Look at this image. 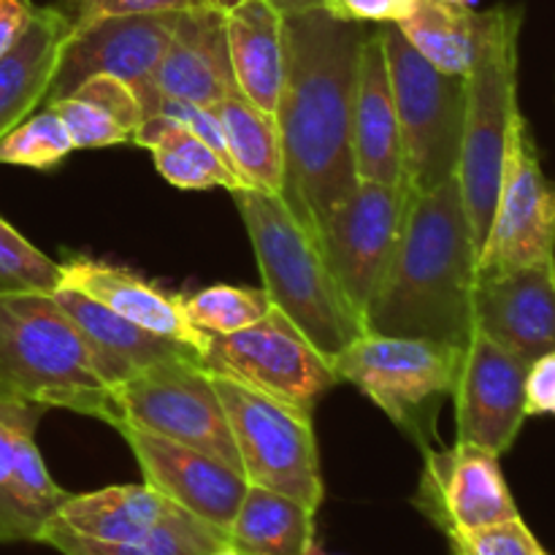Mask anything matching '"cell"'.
<instances>
[{
	"instance_id": "1",
	"label": "cell",
	"mask_w": 555,
	"mask_h": 555,
	"mask_svg": "<svg viewBox=\"0 0 555 555\" xmlns=\"http://www.w3.org/2000/svg\"><path fill=\"white\" fill-rule=\"evenodd\" d=\"M366 27L325 11L285 16V81L276 125L287 209L318 242L331 211L356 190L352 98Z\"/></svg>"
},
{
	"instance_id": "2",
	"label": "cell",
	"mask_w": 555,
	"mask_h": 555,
	"mask_svg": "<svg viewBox=\"0 0 555 555\" xmlns=\"http://www.w3.org/2000/svg\"><path fill=\"white\" fill-rule=\"evenodd\" d=\"M477 258L459 177L412 193L393 260L363 328L466 347L475 331Z\"/></svg>"
},
{
	"instance_id": "3",
	"label": "cell",
	"mask_w": 555,
	"mask_h": 555,
	"mask_svg": "<svg viewBox=\"0 0 555 555\" xmlns=\"http://www.w3.org/2000/svg\"><path fill=\"white\" fill-rule=\"evenodd\" d=\"M0 399L68 410L114 426L112 385L52 293L0 296Z\"/></svg>"
},
{
	"instance_id": "4",
	"label": "cell",
	"mask_w": 555,
	"mask_h": 555,
	"mask_svg": "<svg viewBox=\"0 0 555 555\" xmlns=\"http://www.w3.org/2000/svg\"><path fill=\"white\" fill-rule=\"evenodd\" d=\"M231 195L242 211L271 307L334 361L363 334V323L347 307L318 242L280 195L260 190Z\"/></svg>"
},
{
	"instance_id": "5",
	"label": "cell",
	"mask_w": 555,
	"mask_h": 555,
	"mask_svg": "<svg viewBox=\"0 0 555 555\" xmlns=\"http://www.w3.org/2000/svg\"><path fill=\"white\" fill-rule=\"evenodd\" d=\"M524 9L496 5L486 11L480 52L466 74V117L461 141L459 184L477 253L493 220L504 150L518 117V47Z\"/></svg>"
},
{
	"instance_id": "6",
	"label": "cell",
	"mask_w": 555,
	"mask_h": 555,
	"mask_svg": "<svg viewBox=\"0 0 555 555\" xmlns=\"http://www.w3.org/2000/svg\"><path fill=\"white\" fill-rule=\"evenodd\" d=\"M464 350L423 336L363 331L331 366L426 453L437 442L439 410L459 385Z\"/></svg>"
},
{
	"instance_id": "7",
	"label": "cell",
	"mask_w": 555,
	"mask_h": 555,
	"mask_svg": "<svg viewBox=\"0 0 555 555\" xmlns=\"http://www.w3.org/2000/svg\"><path fill=\"white\" fill-rule=\"evenodd\" d=\"M399 112L404 184L428 193L459 173L466 117V76L434 68L399 25H379Z\"/></svg>"
},
{
	"instance_id": "8",
	"label": "cell",
	"mask_w": 555,
	"mask_h": 555,
	"mask_svg": "<svg viewBox=\"0 0 555 555\" xmlns=\"http://www.w3.org/2000/svg\"><path fill=\"white\" fill-rule=\"evenodd\" d=\"M211 379L236 442L244 480L249 486L285 493L318 513L325 486L312 415L233 379L215 374Z\"/></svg>"
},
{
	"instance_id": "9",
	"label": "cell",
	"mask_w": 555,
	"mask_h": 555,
	"mask_svg": "<svg viewBox=\"0 0 555 555\" xmlns=\"http://www.w3.org/2000/svg\"><path fill=\"white\" fill-rule=\"evenodd\" d=\"M114 428H135L188 444L242 472L236 442L209 372L190 358L152 363L114 385Z\"/></svg>"
},
{
	"instance_id": "10",
	"label": "cell",
	"mask_w": 555,
	"mask_h": 555,
	"mask_svg": "<svg viewBox=\"0 0 555 555\" xmlns=\"http://www.w3.org/2000/svg\"><path fill=\"white\" fill-rule=\"evenodd\" d=\"M198 366L309 415L339 383L328 358L276 309L236 334H209Z\"/></svg>"
},
{
	"instance_id": "11",
	"label": "cell",
	"mask_w": 555,
	"mask_h": 555,
	"mask_svg": "<svg viewBox=\"0 0 555 555\" xmlns=\"http://www.w3.org/2000/svg\"><path fill=\"white\" fill-rule=\"evenodd\" d=\"M410 195L406 184L358 182L318 236L325 266L361 323L393 260Z\"/></svg>"
},
{
	"instance_id": "12",
	"label": "cell",
	"mask_w": 555,
	"mask_h": 555,
	"mask_svg": "<svg viewBox=\"0 0 555 555\" xmlns=\"http://www.w3.org/2000/svg\"><path fill=\"white\" fill-rule=\"evenodd\" d=\"M555 258V182L545 177L524 112L513 119L504 150L493 220L477 258V276L504 274Z\"/></svg>"
},
{
	"instance_id": "13",
	"label": "cell",
	"mask_w": 555,
	"mask_h": 555,
	"mask_svg": "<svg viewBox=\"0 0 555 555\" xmlns=\"http://www.w3.org/2000/svg\"><path fill=\"white\" fill-rule=\"evenodd\" d=\"M177 16L179 11H160L74 22L43 106L68 98L90 76H114L133 87L144 106V119L150 117L160 101L155 76L177 27Z\"/></svg>"
},
{
	"instance_id": "14",
	"label": "cell",
	"mask_w": 555,
	"mask_h": 555,
	"mask_svg": "<svg viewBox=\"0 0 555 555\" xmlns=\"http://www.w3.org/2000/svg\"><path fill=\"white\" fill-rule=\"evenodd\" d=\"M423 461L415 507L444 537L520 518L499 455L491 450L455 442L426 450Z\"/></svg>"
},
{
	"instance_id": "15",
	"label": "cell",
	"mask_w": 555,
	"mask_h": 555,
	"mask_svg": "<svg viewBox=\"0 0 555 555\" xmlns=\"http://www.w3.org/2000/svg\"><path fill=\"white\" fill-rule=\"evenodd\" d=\"M526 372L529 361L472 331L455 385V442L486 448L502 459L526 421Z\"/></svg>"
},
{
	"instance_id": "16",
	"label": "cell",
	"mask_w": 555,
	"mask_h": 555,
	"mask_svg": "<svg viewBox=\"0 0 555 555\" xmlns=\"http://www.w3.org/2000/svg\"><path fill=\"white\" fill-rule=\"evenodd\" d=\"M43 412L38 404L0 399V545L36 542L68 499L36 444Z\"/></svg>"
},
{
	"instance_id": "17",
	"label": "cell",
	"mask_w": 555,
	"mask_h": 555,
	"mask_svg": "<svg viewBox=\"0 0 555 555\" xmlns=\"http://www.w3.org/2000/svg\"><path fill=\"white\" fill-rule=\"evenodd\" d=\"M117 431L133 450L146 486L228 534L249 486L242 472L231 469L201 450L155 434L135 431V428H117Z\"/></svg>"
},
{
	"instance_id": "18",
	"label": "cell",
	"mask_w": 555,
	"mask_h": 555,
	"mask_svg": "<svg viewBox=\"0 0 555 555\" xmlns=\"http://www.w3.org/2000/svg\"><path fill=\"white\" fill-rule=\"evenodd\" d=\"M475 331L524 361L555 350V258L493 276H477Z\"/></svg>"
},
{
	"instance_id": "19",
	"label": "cell",
	"mask_w": 555,
	"mask_h": 555,
	"mask_svg": "<svg viewBox=\"0 0 555 555\" xmlns=\"http://www.w3.org/2000/svg\"><path fill=\"white\" fill-rule=\"evenodd\" d=\"M57 287H70L92 301L103 304L106 309L117 312L119 318L141 325L144 331L166 339L179 341V345L201 352L209 345V334L195 328L190 318L184 314V296L166 291L157 282H150L146 276H139L135 271L112 266L106 260L92 258H70L60 263V282Z\"/></svg>"
},
{
	"instance_id": "20",
	"label": "cell",
	"mask_w": 555,
	"mask_h": 555,
	"mask_svg": "<svg viewBox=\"0 0 555 555\" xmlns=\"http://www.w3.org/2000/svg\"><path fill=\"white\" fill-rule=\"evenodd\" d=\"M157 95L215 108L236 92L225 14L211 5L179 11L166 54L157 65Z\"/></svg>"
},
{
	"instance_id": "21",
	"label": "cell",
	"mask_w": 555,
	"mask_h": 555,
	"mask_svg": "<svg viewBox=\"0 0 555 555\" xmlns=\"http://www.w3.org/2000/svg\"><path fill=\"white\" fill-rule=\"evenodd\" d=\"M352 160L358 182L404 184L399 112L379 27L366 33L358 57L352 98Z\"/></svg>"
},
{
	"instance_id": "22",
	"label": "cell",
	"mask_w": 555,
	"mask_h": 555,
	"mask_svg": "<svg viewBox=\"0 0 555 555\" xmlns=\"http://www.w3.org/2000/svg\"><path fill=\"white\" fill-rule=\"evenodd\" d=\"M70 27L74 16L54 5L33 9L14 47L0 54V135L43 106Z\"/></svg>"
},
{
	"instance_id": "23",
	"label": "cell",
	"mask_w": 555,
	"mask_h": 555,
	"mask_svg": "<svg viewBox=\"0 0 555 555\" xmlns=\"http://www.w3.org/2000/svg\"><path fill=\"white\" fill-rule=\"evenodd\" d=\"M52 296L70 314L85 339L90 341L101 374L112 388L139 374L141 369L152 366V363L173 361V358H190V361L198 363L195 350L166 339V336L150 334L141 325L119 318L103 304L92 301L85 293L70 291V287H54Z\"/></svg>"
},
{
	"instance_id": "24",
	"label": "cell",
	"mask_w": 555,
	"mask_h": 555,
	"mask_svg": "<svg viewBox=\"0 0 555 555\" xmlns=\"http://www.w3.org/2000/svg\"><path fill=\"white\" fill-rule=\"evenodd\" d=\"M225 33L236 90L276 114L285 81V16L269 0H244L225 14Z\"/></svg>"
},
{
	"instance_id": "25",
	"label": "cell",
	"mask_w": 555,
	"mask_h": 555,
	"mask_svg": "<svg viewBox=\"0 0 555 555\" xmlns=\"http://www.w3.org/2000/svg\"><path fill=\"white\" fill-rule=\"evenodd\" d=\"M160 491L141 486H108L92 493H68L52 524L92 542H130L155 529L171 509Z\"/></svg>"
},
{
	"instance_id": "26",
	"label": "cell",
	"mask_w": 555,
	"mask_h": 555,
	"mask_svg": "<svg viewBox=\"0 0 555 555\" xmlns=\"http://www.w3.org/2000/svg\"><path fill=\"white\" fill-rule=\"evenodd\" d=\"M68 128L74 150L133 144L144 122V106L133 87L114 76H90L68 98L49 103Z\"/></svg>"
},
{
	"instance_id": "27",
	"label": "cell",
	"mask_w": 555,
	"mask_h": 555,
	"mask_svg": "<svg viewBox=\"0 0 555 555\" xmlns=\"http://www.w3.org/2000/svg\"><path fill=\"white\" fill-rule=\"evenodd\" d=\"M314 515L285 493L247 486L228 529V545L242 555H314Z\"/></svg>"
},
{
	"instance_id": "28",
	"label": "cell",
	"mask_w": 555,
	"mask_h": 555,
	"mask_svg": "<svg viewBox=\"0 0 555 555\" xmlns=\"http://www.w3.org/2000/svg\"><path fill=\"white\" fill-rule=\"evenodd\" d=\"M135 146L152 152L157 173L179 190L222 188L228 193L247 190L238 173L228 166L220 152L211 150L204 139L179 125L177 119L152 114L135 130Z\"/></svg>"
},
{
	"instance_id": "29",
	"label": "cell",
	"mask_w": 555,
	"mask_h": 555,
	"mask_svg": "<svg viewBox=\"0 0 555 555\" xmlns=\"http://www.w3.org/2000/svg\"><path fill=\"white\" fill-rule=\"evenodd\" d=\"M225 133L228 157L233 171L247 190L282 193V141L276 114L249 103L242 92H233L215 106Z\"/></svg>"
},
{
	"instance_id": "30",
	"label": "cell",
	"mask_w": 555,
	"mask_h": 555,
	"mask_svg": "<svg viewBox=\"0 0 555 555\" xmlns=\"http://www.w3.org/2000/svg\"><path fill=\"white\" fill-rule=\"evenodd\" d=\"M41 545L54 547L63 555H211L228 545L225 531L195 518L188 509L173 507L160 524L144 537L130 542H92L70 534L63 526L49 520L38 534Z\"/></svg>"
},
{
	"instance_id": "31",
	"label": "cell",
	"mask_w": 555,
	"mask_h": 555,
	"mask_svg": "<svg viewBox=\"0 0 555 555\" xmlns=\"http://www.w3.org/2000/svg\"><path fill=\"white\" fill-rule=\"evenodd\" d=\"M486 11L450 5L442 0H421L399 30L434 68L450 76H466L475 65L482 41Z\"/></svg>"
},
{
	"instance_id": "32",
	"label": "cell",
	"mask_w": 555,
	"mask_h": 555,
	"mask_svg": "<svg viewBox=\"0 0 555 555\" xmlns=\"http://www.w3.org/2000/svg\"><path fill=\"white\" fill-rule=\"evenodd\" d=\"M271 301L266 291L238 285H211L206 291L184 296V314L195 328L206 334H236L260 323L271 312Z\"/></svg>"
},
{
	"instance_id": "33",
	"label": "cell",
	"mask_w": 555,
	"mask_h": 555,
	"mask_svg": "<svg viewBox=\"0 0 555 555\" xmlns=\"http://www.w3.org/2000/svg\"><path fill=\"white\" fill-rule=\"evenodd\" d=\"M70 152H74V141H70L68 128L49 106L33 112L16 128L0 135V163L3 166L49 171V168L60 166Z\"/></svg>"
},
{
	"instance_id": "34",
	"label": "cell",
	"mask_w": 555,
	"mask_h": 555,
	"mask_svg": "<svg viewBox=\"0 0 555 555\" xmlns=\"http://www.w3.org/2000/svg\"><path fill=\"white\" fill-rule=\"evenodd\" d=\"M60 282V263L33 247L14 225L0 217V296L5 293H52Z\"/></svg>"
},
{
	"instance_id": "35",
	"label": "cell",
	"mask_w": 555,
	"mask_h": 555,
	"mask_svg": "<svg viewBox=\"0 0 555 555\" xmlns=\"http://www.w3.org/2000/svg\"><path fill=\"white\" fill-rule=\"evenodd\" d=\"M453 555H542L545 547L524 518L502 520V524L482 526V529L459 531L448 537Z\"/></svg>"
},
{
	"instance_id": "36",
	"label": "cell",
	"mask_w": 555,
	"mask_h": 555,
	"mask_svg": "<svg viewBox=\"0 0 555 555\" xmlns=\"http://www.w3.org/2000/svg\"><path fill=\"white\" fill-rule=\"evenodd\" d=\"M421 0H325V14L356 25H399Z\"/></svg>"
},
{
	"instance_id": "37",
	"label": "cell",
	"mask_w": 555,
	"mask_h": 555,
	"mask_svg": "<svg viewBox=\"0 0 555 555\" xmlns=\"http://www.w3.org/2000/svg\"><path fill=\"white\" fill-rule=\"evenodd\" d=\"M209 5L206 0H76L74 22L98 20V16L122 14H160V11H188Z\"/></svg>"
},
{
	"instance_id": "38",
	"label": "cell",
	"mask_w": 555,
	"mask_h": 555,
	"mask_svg": "<svg viewBox=\"0 0 555 555\" xmlns=\"http://www.w3.org/2000/svg\"><path fill=\"white\" fill-rule=\"evenodd\" d=\"M555 415V350L534 358L526 372V417Z\"/></svg>"
},
{
	"instance_id": "39",
	"label": "cell",
	"mask_w": 555,
	"mask_h": 555,
	"mask_svg": "<svg viewBox=\"0 0 555 555\" xmlns=\"http://www.w3.org/2000/svg\"><path fill=\"white\" fill-rule=\"evenodd\" d=\"M36 5L30 0H0V54L14 47L16 38L30 22Z\"/></svg>"
},
{
	"instance_id": "40",
	"label": "cell",
	"mask_w": 555,
	"mask_h": 555,
	"mask_svg": "<svg viewBox=\"0 0 555 555\" xmlns=\"http://www.w3.org/2000/svg\"><path fill=\"white\" fill-rule=\"evenodd\" d=\"M282 16H298L309 14V11H323L325 0H269Z\"/></svg>"
},
{
	"instance_id": "41",
	"label": "cell",
	"mask_w": 555,
	"mask_h": 555,
	"mask_svg": "<svg viewBox=\"0 0 555 555\" xmlns=\"http://www.w3.org/2000/svg\"><path fill=\"white\" fill-rule=\"evenodd\" d=\"M206 3H209L211 9H217V11H222V14H228V11L236 9V5L244 3V0H206Z\"/></svg>"
},
{
	"instance_id": "42",
	"label": "cell",
	"mask_w": 555,
	"mask_h": 555,
	"mask_svg": "<svg viewBox=\"0 0 555 555\" xmlns=\"http://www.w3.org/2000/svg\"><path fill=\"white\" fill-rule=\"evenodd\" d=\"M442 3H450V5H464V9H475L477 0H442Z\"/></svg>"
},
{
	"instance_id": "43",
	"label": "cell",
	"mask_w": 555,
	"mask_h": 555,
	"mask_svg": "<svg viewBox=\"0 0 555 555\" xmlns=\"http://www.w3.org/2000/svg\"><path fill=\"white\" fill-rule=\"evenodd\" d=\"M211 555H242V553H238V551H233L231 545H222V547H217V551L211 553Z\"/></svg>"
},
{
	"instance_id": "44",
	"label": "cell",
	"mask_w": 555,
	"mask_h": 555,
	"mask_svg": "<svg viewBox=\"0 0 555 555\" xmlns=\"http://www.w3.org/2000/svg\"><path fill=\"white\" fill-rule=\"evenodd\" d=\"M314 555H323V553H320V551H314Z\"/></svg>"
},
{
	"instance_id": "45",
	"label": "cell",
	"mask_w": 555,
	"mask_h": 555,
	"mask_svg": "<svg viewBox=\"0 0 555 555\" xmlns=\"http://www.w3.org/2000/svg\"><path fill=\"white\" fill-rule=\"evenodd\" d=\"M542 555H547V553H542Z\"/></svg>"
},
{
	"instance_id": "46",
	"label": "cell",
	"mask_w": 555,
	"mask_h": 555,
	"mask_svg": "<svg viewBox=\"0 0 555 555\" xmlns=\"http://www.w3.org/2000/svg\"><path fill=\"white\" fill-rule=\"evenodd\" d=\"M74 3H76V0H74Z\"/></svg>"
}]
</instances>
